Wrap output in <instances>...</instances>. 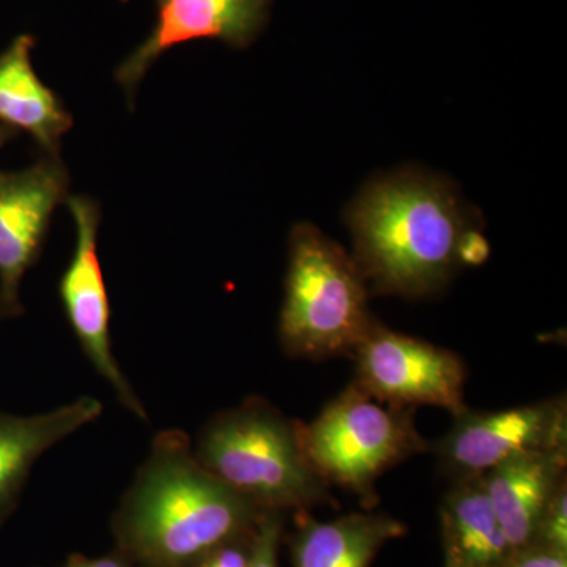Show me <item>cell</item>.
<instances>
[{
	"mask_svg": "<svg viewBox=\"0 0 567 567\" xmlns=\"http://www.w3.org/2000/svg\"><path fill=\"white\" fill-rule=\"evenodd\" d=\"M264 513L200 465L185 431L166 429L123 494L112 533L136 567H196L248 535Z\"/></svg>",
	"mask_w": 567,
	"mask_h": 567,
	"instance_id": "obj_1",
	"label": "cell"
},
{
	"mask_svg": "<svg viewBox=\"0 0 567 567\" xmlns=\"http://www.w3.org/2000/svg\"><path fill=\"white\" fill-rule=\"evenodd\" d=\"M353 262L375 292L425 297L458 265L472 215L445 178L416 169L377 178L347 208Z\"/></svg>",
	"mask_w": 567,
	"mask_h": 567,
	"instance_id": "obj_2",
	"label": "cell"
},
{
	"mask_svg": "<svg viewBox=\"0 0 567 567\" xmlns=\"http://www.w3.org/2000/svg\"><path fill=\"white\" fill-rule=\"evenodd\" d=\"M194 456L213 476L262 511H309L331 502L301 445L300 423L262 398L210 417Z\"/></svg>",
	"mask_w": 567,
	"mask_h": 567,
	"instance_id": "obj_3",
	"label": "cell"
},
{
	"mask_svg": "<svg viewBox=\"0 0 567 567\" xmlns=\"http://www.w3.org/2000/svg\"><path fill=\"white\" fill-rule=\"evenodd\" d=\"M374 324L368 287L352 257L312 224H297L279 316L286 353L309 360L353 354Z\"/></svg>",
	"mask_w": 567,
	"mask_h": 567,
	"instance_id": "obj_4",
	"label": "cell"
},
{
	"mask_svg": "<svg viewBox=\"0 0 567 567\" xmlns=\"http://www.w3.org/2000/svg\"><path fill=\"white\" fill-rule=\"evenodd\" d=\"M413 415V406L377 401L352 383L311 424L300 423L301 445L324 484L346 488L371 507L379 477L429 450Z\"/></svg>",
	"mask_w": 567,
	"mask_h": 567,
	"instance_id": "obj_5",
	"label": "cell"
},
{
	"mask_svg": "<svg viewBox=\"0 0 567 567\" xmlns=\"http://www.w3.org/2000/svg\"><path fill=\"white\" fill-rule=\"evenodd\" d=\"M65 204L76 229L73 256L59 282L66 320L89 363L111 386L118 404L137 420L148 421L144 402L112 350L111 305L99 256L102 207L87 196H69Z\"/></svg>",
	"mask_w": 567,
	"mask_h": 567,
	"instance_id": "obj_6",
	"label": "cell"
},
{
	"mask_svg": "<svg viewBox=\"0 0 567 567\" xmlns=\"http://www.w3.org/2000/svg\"><path fill=\"white\" fill-rule=\"evenodd\" d=\"M353 383L385 404L431 405L454 417L465 404L466 369L458 354L375 323L357 352Z\"/></svg>",
	"mask_w": 567,
	"mask_h": 567,
	"instance_id": "obj_7",
	"label": "cell"
},
{
	"mask_svg": "<svg viewBox=\"0 0 567 567\" xmlns=\"http://www.w3.org/2000/svg\"><path fill=\"white\" fill-rule=\"evenodd\" d=\"M70 175L61 155H43L17 173H0V319L24 308L21 284L39 262L51 219L69 197Z\"/></svg>",
	"mask_w": 567,
	"mask_h": 567,
	"instance_id": "obj_8",
	"label": "cell"
},
{
	"mask_svg": "<svg viewBox=\"0 0 567 567\" xmlns=\"http://www.w3.org/2000/svg\"><path fill=\"white\" fill-rule=\"evenodd\" d=\"M567 450L566 399L516 406L502 412L466 410L435 446L454 481L481 477L511 458Z\"/></svg>",
	"mask_w": 567,
	"mask_h": 567,
	"instance_id": "obj_9",
	"label": "cell"
},
{
	"mask_svg": "<svg viewBox=\"0 0 567 567\" xmlns=\"http://www.w3.org/2000/svg\"><path fill=\"white\" fill-rule=\"evenodd\" d=\"M156 20L115 70V81L134 103L147 71L167 51L196 40H218L235 50L251 47L270 17L274 0H155Z\"/></svg>",
	"mask_w": 567,
	"mask_h": 567,
	"instance_id": "obj_10",
	"label": "cell"
},
{
	"mask_svg": "<svg viewBox=\"0 0 567 567\" xmlns=\"http://www.w3.org/2000/svg\"><path fill=\"white\" fill-rule=\"evenodd\" d=\"M93 395L33 415L0 409V525L13 513L32 470L48 451L103 416Z\"/></svg>",
	"mask_w": 567,
	"mask_h": 567,
	"instance_id": "obj_11",
	"label": "cell"
},
{
	"mask_svg": "<svg viewBox=\"0 0 567 567\" xmlns=\"http://www.w3.org/2000/svg\"><path fill=\"white\" fill-rule=\"evenodd\" d=\"M567 450L511 458L483 476L499 525L514 550L536 543L540 520L566 481Z\"/></svg>",
	"mask_w": 567,
	"mask_h": 567,
	"instance_id": "obj_12",
	"label": "cell"
},
{
	"mask_svg": "<svg viewBox=\"0 0 567 567\" xmlns=\"http://www.w3.org/2000/svg\"><path fill=\"white\" fill-rule=\"evenodd\" d=\"M35 39L22 33L0 52V125L32 137L43 155H59L73 117L32 63Z\"/></svg>",
	"mask_w": 567,
	"mask_h": 567,
	"instance_id": "obj_13",
	"label": "cell"
},
{
	"mask_svg": "<svg viewBox=\"0 0 567 567\" xmlns=\"http://www.w3.org/2000/svg\"><path fill=\"white\" fill-rule=\"evenodd\" d=\"M290 539L293 567H372L379 551L406 535V527L385 513H352L320 522L298 511Z\"/></svg>",
	"mask_w": 567,
	"mask_h": 567,
	"instance_id": "obj_14",
	"label": "cell"
},
{
	"mask_svg": "<svg viewBox=\"0 0 567 567\" xmlns=\"http://www.w3.org/2000/svg\"><path fill=\"white\" fill-rule=\"evenodd\" d=\"M440 522L445 567H502L513 555L483 476L454 481L440 507Z\"/></svg>",
	"mask_w": 567,
	"mask_h": 567,
	"instance_id": "obj_15",
	"label": "cell"
},
{
	"mask_svg": "<svg viewBox=\"0 0 567 567\" xmlns=\"http://www.w3.org/2000/svg\"><path fill=\"white\" fill-rule=\"evenodd\" d=\"M286 525V513L267 511L254 529L251 558L246 567H279V547H281Z\"/></svg>",
	"mask_w": 567,
	"mask_h": 567,
	"instance_id": "obj_16",
	"label": "cell"
},
{
	"mask_svg": "<svg viewBox=\"0 0 567 567\" xmlns=\"http://www.w3.org/2000/svg\"><path fill=\"white\" fill-rule=\"evenodd\" d=\"M567 554V487L566 481L555 492L540 520L536 543Z\"/></svg>",
	"mask_w": 567,
	"mask_h": 567,
	"instance_id": "obj_17",
	"label": "cell"
},
{
	"mask_svg": "<svg viewBox=\"0 0 567 567\" xmlns=\"http://www.w3.org/2000/svg\"><path fill=\"white\" fill-rule=\"evenodd\" d=\"M254 527L248 535L237 537L210 551L196 567H246L251 558Z\"/></svg>",
	"mask_w": 567,
	"mask_h": 567,
	"instance_id": "obj_18",
	"label": "cell"
},
{
	"mask_svg": "<svg viewBox=\"0 0 567 567\" xmlns=\"http://www.w3.org/2000/svg\"><path fill=\"white\" fill-rule=\"evenodd\" d=\"M502 567H567V554L540 544H532L514 550Z\"/></svg>",
	"mask_w": 567,
	"mask_h": 567,
	"instance_id": "obj_19",
	"label": "cell"
},
{
	"mask_svg": "<svg viewBox=\"0 0 567 567\" xmlns=\"http://www.w3.org/2000/svg\"><path fill=\"white\" fill-rule=\"evenodd\" d=\"M488 252H491V248H488L486 238L475 229L466 230L461 246H458V265L472 267V265L484 264Z\"/></svg>",
	"mask_w": 567,
	"mask_h": 567,
	"instance_id": "obj_20",
	"label": "cell"
},
{
	"mask_svg": "<svg viewBox=\"0 0 567 567\" xmlns=\"http://www.w3.org/2000/svg\"><path fill=\"white\" fill-rule=\"evenodd\" d=\"M55 567H136L128 558L123 557L115 550V554L103 555V557H85L82 554L71 555L61 566Z\"/></svg>",
	"mask_w": 567,
	"mask_h": 567,
	"instance_id": "obj_21",
	"label": "cell"
},
{
	"mask_svg": "<svg viewBox=\"0 0 567 567\" xmlns=\"http://www.w3.org/2000/svg\"><path fill=\"white\" fill-rule=\"evenodd\" d=\"M17 134L18 133L13 132V130L6 128V126L0 125V148H2L7 142L13 140Z\"/></svg>",
	"mask_w": 567,
	"mask_h": 567,
	"instance_id": "obj_22",
	"label": "cell"
}]
</instances>
